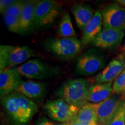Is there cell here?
I'll use <instances>...</instances> for the list:
<instances>
[{
  "label": "cell",
  "instance_id": "cell-27",
  "mask_svg": "<svg viewBox=\"0 0 125 125\" xmlns=\"http://www.w3.org/2000/svg\"><path fill=\"white\" fill-rule=\"evenodd\" d=\"M56 125H81L80 123L77 122H76L75 120H73V121L68 122L60 123V124Z\"/></svg>",
  "mask_w": 125,
  "mask_h": 125
},
{
  "label": "cell",
  "instance_id": "cell-20",
  "mask_svg": "<svg viewBox=\"0 0 125 125\" xmlns=\"http://www.w3.org/2000/svg\"><path fill=\"white\" fill-rule=\"evenodd\" d=\"M56 34L58 38L75 37L76 32L72 24L71 19L68 12H64L61 18Z\"/></svg>",
  "mask_w": 125,
  "mask_h": 125
},
{
  "label": "cell",
  "instance_id": "cell-17",
  "mask_svg": "<svg viewBox=\"0 0 125 125\" xmlns=\"http://www.w3.org/2000/svg\"><path fill=\"white\" fill-rule=\"evenodd\" d=\"M37 1H26L19 18L20 35L27 34L34 27V10Z\"/></svg>",
  "mask_w": 125,
  "mask_h": 125
},
{
  "label": "cell",
  "instance_id": "cell-12",
  "mask_svg": "<svg viewBox=\"0 0 125 125\" xmlns=\"http://www.w3.org/2000/svg\"><path fill=\"white\" fill-rule=\"evenodd\" d=\"M125 30L114 29H103L92 44L97 48H115L121 45L125 35Z\"/></svg>",
  "mask_w": 125,
  "mask_h": 125
},
{
  "label": "cell",
  "instance_id": "cell-15",
  "mask_svg": "<svg viewBox=\"0 0 125 125\" xmlns=\"http://www.w3.org/2000/svg\"><path fill=\"white\" fill-rule=\"evenodd\" d=\"M103 16L100 10L95 12L93 18L82 30L81 43L82 47L92 43L102 31Z\"/></svg>",
  "mask_w": 125,
  "mask_h": 125
},
{
  "label": "cell",
  "instance_id": "cell-18",
  "mask_svg": "<svg viewBox=\"0 0 125 125\" xmlns=\"http://www.w3.org/2000/svg\"><path fill=\"white\" fill-rule=\"evenodd\" d=\"M71 10L77 26L82 30L91 20L95 13L91 6L86 4L75 5L71 8Z\"/></svg>",
  "mask_w": 125,
  "mask_h": 125
},
{
  "label": "cell",
  "instance_id": "cell-23",
  "mask_svg": "<svg viewBox=\"0 0 125 125\" xmlns=\"http://www.w3.org/2000/svg\"><path fill=\"white\" fill-rule=\"evenodd\" d=\"M112 89L114 93L125 94V69L114 81Z\"/></svg>",
  "mask_w": 125,
  "mask_h": 125
},
{
  "label": "cell",
  "instance_id": "cell-26",
  "mask_svg": "<svg viewBox=\"0 0 125 125\" xmlns=\"http://www.w3.org/2000/svg\"><path fill=\"white\" fill-rule=\"evenodd\" d=\"M35 125H56L51 122L48 121L46 118H43L40 120Z\"/></svg>",
  "mask_w": 125,
  "mask_h": 125
},
{
  "label": "cell",
  "instance_id": "cell-13",
  "mask_svg": "<svg viewBox=\"0 0 125 125\" xmlns=\"http://www.w3.org/2000/svg\"><path fill=\"white\" fill-rule=\"evenodd\" d=\"M21 81V75L17 67L6 68L0 73V95L1 97L16 90Z\"/></svg>",
  "mask_w": 125,
  "mask_h": 125
},
{
  "label": "cell",
  "instance_id": "cell-28",
  "mask_svg": "<svg viewBox=\"0 0 125 125\" xmlns=\"http://www.w3.org/2000/svg\"><path fill=\"white\" fill-rule=\"evenodd\" d=\"M116 2L118 4H119L120 5L125 8V0H118Z\"/></svg>",
  "mask_w": 125,
  "mask_h": 125
},
{
  "label": "cell",
  "instance_id": "cell-16",
  "mask_svg": "<svg viewBox=\"0 0 125 125\" xmlns=\"http://www.w3.org/2000/svg\"><path fill=\"white\" fill-rule=\"evenodd\" d=\"M112 85V82L90 85L86 96L87 102L96 104L105 100L113 93Z\"/></svg>",
  "mask_w": 125,
  "mask_h": 125
},
{
  "label": "cell",
  "instance_id": "cell-3",
  "mask_svg": "<svg viewBox=\"0 0 125 125\" xmlns=\"http://www.w3.org/2000/svg\"><path fill=\"white\" fill-rule=\"evenodd\" d=\"M35 56V53L27 46L1 45L0 71L6 68L16 67Z\"/></svg>",
  "mask_w": 125,
  "mask_h": 125
},
{
  "label": "cell",
  "instance_id": "cell-8",
  "mask_svg": "<svg viewBox=\"0 0 125 125\" xmlns=\"http://www.w3.org/2000/svg\"><path fill=\"white\" fill-rule=\"evenodd\" d=\"M19 73L21 76L30 79L44 80L48 79L56 73L45 62L39 59H31L17 67Z\"/></svg>",
  "mask_w": 125,
  "mask_h": 125
},
{
  "label": "cell",
  "instance_id": "cell-9",
  "mask_svg": "<svg viewBox=\"0 0 125 125\" xmlns=\"http://www.w3.org/2000/svg\"><path fill=\"white\" fill-rule=\"evenodd\" d=\"M103 16V29L125 30V8L118 3L105 6L100 10Z\"/></svg>",
  "mask_w": 125,
  "mask_h": 125
},
{
  "label": "cell",
  "instance_id": "cell-30",
  "mask_svg": "<svg viewBox=\"0 0 125 125\" xmlns=\"http://www.w3.org/2000/svg\"></svg>",
  "mask_w": 125,
  "mask_h": 125
},
{
  "label": "cell",
  "instance_id": "cell-10",
  "mask_svg": "<svg viewBox=\"0 0 125 125\" xmlns=\"http://www.w3.org/2000/svg\"><path fill=\"white\" fill-rule=\"evenodd\" d=\"M16 91L37 104H42L46 95L47 86L46 83L40 81H22Z\"/></svg>",
  "mask_w": 125,
  "mask_h": 125
},
{
  "label": "cell",
  "instance_id": "cell-1",
  "mask_svg": "<svg viewBox=\"0 0 125 125\" xmlns=\"http://www.w3.org/2000/svg\"><path fill=\"white\" fill-rule=\"evenodd\" d=\"M1 103L16 122L26 124L38 110V104L17 91L1 97Z\"/></svg>",
  "mask_w": 125,
  "mask_h": 125
},
{
  "label": "cell",
  "instance_id": "cell-11",
  "mask_svg": "<svg viewBox=\"0 0 125 125\" xmlns=\"http://www.w3.org/2000/svg\"><path fill=\"white\" fill-rule=\"evenodd\" d=\"M125 69V62L119 59H114L98 74L87 79L90 85L112 82Z\"/></svg>",
  "mask_w": 125,
  "mask_h": 125
},
{
  "label": "cell",
  "instance_id": "cell-21",
  "mask_svg": "<svg viewBox=\"0 0 125 125\" xmlns=\"http://www.w3.org/2000/svg\"><path fill=\"white\" fill-rule=\"evenodd\" d=\"M125 99L121 100L118 107L104 125H125Z\"/></svg>",
  "mask_w": 125,
  "mask_h": 125
},
{
  "label": "cell",
  "instance_id": "cell-4",
  "mask_svg": "<svg viewBox=\"0 0 125 125\" xmlns=\"http://www.w3.org/2000/svg\"><path fill=\"white\" fill-rule=\"evenodd\" d=\"M45 46L49 52L62 59L73 58L82 48L81 40L75 37L50 38L47 40Z\"/></svg>",
  "mask_w": 125,
  "mask_h": 125
},
{
  "label": "cell",
  "instance_id": "cell-24",
  "mask_svg": "<svg viewBox=\"0 0 125 125\" xmlns=\"http://www.w3.org/2000/svg\"><path fill=\"white\" fill-rule=\"evenodd\" d=\"M25 3H26V1H16L14 4H12L5 11L3 15H9L19 18L23 11Z\"/></svg>",
  "mask_w": 125,
  "mask_h": 125
},
{
  "label": "cell",
  "instance_id": "cell-7",
  "mask_svg": "<svg viewBox=\"0 0 125 125\" xmlns=\"http://www.w3.org/2000/svg\"><path fill=\"white\" fill-rule=\"evenodd\" d=\"M106 61L103 56L95 50H89L78 59L76 71L78 74L90 76L104 68Z\"/></svg>",
  "mask_w": 125,
  "mask_h": 125
},
{
  "label": "cell",
  "instance_id": "cell-5",
  "mask_svg": "<svg viewBox=\"0 0 125 125\" xmlns=\"http://www.w3.org/2000/svg\"><path fill=\"white\" fill-rule=\"evenodd\" d=\"M43 109L50 118L62 123L74 120L79 109L62 98L47 101L43 105Z\"/></svg>",
  "mask_w": 125,
  "mask_h": 125
},
{
  "label": "cell",
  "instance_id": "cell-29",
  "mask_svg": "<svg viewBox=\"0 0 125 125\" xmlns=\"http://www.w3.org/2000/svg\"><path fill=\"white\" fill-rule=\"evenodd\" d=\"M123 48H124V51L125 52V42H124V46H123Z\"/></svg>",
  "mask_w": 125,
  "mask_h": 125
},
{
  "label": "cell",
  "instance_id": "cell-22",
  "mask_svg": "<svg viewBox=\"0 0 125 125\" xmlns=\"http://www.w3.org/2000/svg\"><path fill=\"white\" fill-rule=\"evenodd\" d=\"M4 21L9 31L20 34L19 18L9 15H4Z\"/></svg>",
  "mask_w": 125,
  "mask_h": 125
},
{
  "label": "cell",
  "instance_id": "cell-19",
  "mask_svg": "<svg viewBox=\"0 0 125 125\" xmlns=\"http://www.w3.org/2000/svg\"><path fill=\"white\" fill-rule=\"evenodd\" d=\"M74 120L82 125H98L93 104L88 103L80 108Z\"/></svg>",
  "mask_w": 125,
  "mask_h": 125
},
{
  "label": "cell",
  "instance_id": "cell-14",
  "mask_svg": "<svg viewBox=\"0 0 125 125\" xmlns=\"http://www.w3.org/2000/svg\"><path fill=\"white\" fill-rule=\"evenodd\" d=\"M122 98V95L113 93L105 100L93 104L97 117L98 125L105 124L108 119L115 111Z\"/></svg>",
  "mask_w": 125,
  "mask_h": 125
},
{
  "label": "cell",
  "instance_id": "cell-2",
  "mask_svg": "<svg viewBox=\"0 0 125 125\" xmlns=\"http://www.w3.org/2000/svg\"><path fill=\"white\" fill-rule=\"evenodd\" d=\"M90 85L87 79L85 78L71 79L64 83L56 90V94L68 104L80 108L89 103L86 100V96Z\"/></svg>",
  "mask_w": 125,
  "mask_h": 125
},
{
  "label": "cell",
  "instance_id": "cell-6",
  "mask_svg": "<svg viewBox=\"0 0 125 125\" xmlns=\"http://www.w3.org/2000/svg\"><path fill=\"white\" fill-rule=\"evenodd\" d=\"M59 2L52 0L37 1L34 10V27H44L52 24L60 12Z\"/></svg>",
  "mask_w": 125,
  "mask_h": 125
},
{
  "label": "cell",
  "instance_id": "cell-25",
  "mask_svg": "<svg viewBox=\"0 0 125 125\" xmlns=\"http://www.w3.org/2000/svg\"><path fill=\"white\" fill-rule=\"evenodd\" d=\"M16 2L15 0H1L0 1V12L4 14L7 9Z\"/></svg>",
  "mask_w": 125,
  "mask_h": 125
}]
</instances>
